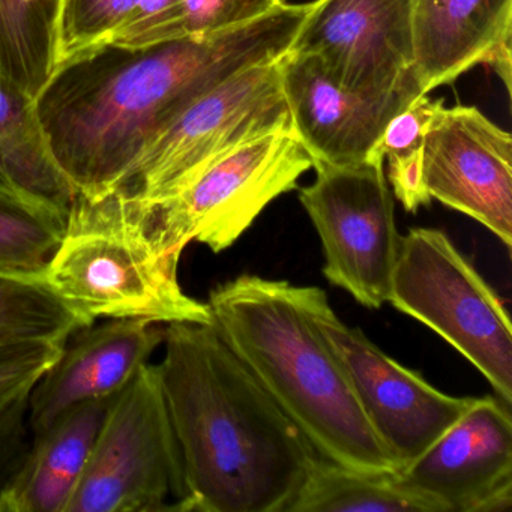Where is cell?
I'll return each mask as SVG.
<instances>
[{
    "instance_id": "1",
    "label": "cell",
    "mask_w": 512,
    "mask_h": 512,
    "mask_svg": "<svg viewBox=\"0 0 512 512\" xmlns=\"http://www.w3.org/2000/svg\"><path fill=\"white\" fill-rule=\"evenodd\" d=\"M311 5L281 2L226 31L134 49L110 43L58 65L35 101L77 194L118 190L143 151L194 101L245 68L286 55Z\"/></svg>"
},
{
    "instance_id": "2",
    "label": "cell",
    "mask_w": 512,
    "mask_h": 512,
    "mask_svg": "<svg viewBox=\"0 0 512 512\" xmlns=\"http://www.w3.org/2000/svg\"><path fill=\"white\" fill-rule=\"evenodd\" d=\"M158 364L181 449V511L287 512L317 455L212 322L164 325Z\"/></svg>"
},
{
    "instance_id": "3",
    "label": "cell",
    "mask_w": 512,
    "mask_h": 512,
    "mask_svg": "<svg viewBox=\"0 0 512 512\" xmlns=\"http://www.w3.org/2000/svg\"><path fill=\"white\" fill-rule=\"evenodd\" d=\"M206 304L218 334L320 460L362 472L401 469L295 286L245 274L215 287Z\"/></svg>"
},
{
    "instance_id": "4",
    "label": "cell",
    "mask_w": 512,
    "mask_h": 512,
    "mask_svg": "<svg viewBox=\"0 0 512 512\" xmlns=\"http://www.w3.org/2000/svg\"><path fill=\"white\" fill-rule=\"evenodd\" d=\"M179 260L161 241L151 208L127 191L77 194L44 281L91 322H211L208 304L182 289Z\"/></svg>"
},
{
    "instance_id": "5",
    "label": "cell",
    "mask_w": 512,
    "mask_h": 512,
    "mask_svg": "<svg viewBox=\"0 0 512 512\" xmlns=\"http://www.w3.org/2000/svg\"><path fill=\"white\" fill-rule=\"evenodd\" d=\"M388 302L436 332L512 404V326L493 287L442 230L403 236Z\"/></svg>"
},
{
    "instance_id": "6",
    "label": "cell",
    "mask_w": 512,
    "mask_h": 512,
    "mask_svg": "<svg viewBox=\"0 0 512 512\" xmlns=\"http://www.w3.org/2000/svg\"><path fill=\"white\" fill-rule=\"evenodd\" d=\"M181 449L158 365H143L113 397L67 512L181 511Z\"/></svg>"
},
{
    "instance_id": "7",
    "label": "cell",
    "mask_w": 512,
    "mask_h": 512,
    "mask_svg": "<svg viewBox=\"0 0 512 512\" xmlns=\"http://www.w3.org/2000/svg\"><path fill=\"white\" fill-rule=\"evenodd\" d=\"M280 59L245 68L194 101L155 137L119 188L154 205L227 152L265 134L292 131Z\"/></svg>"
},
{
    "instance_id": "8",
    "label": "cell",
    "mask_w": 512,
    "mask_h": 512,
    "mask_svg": "<svg viewBox=\"0 0 512 512\" xmlns=\"http://www.w3.org/2000/svg\"><path fill=\"white\" fill-rule=\"evenodd\" d=\"M310 169L313 158L293 131H277L227 152L178 193L148 206L167 250L182 254L199 242L221 253Z\"/></svg>"
},
{
    "instance_id": "9",
    "label": "cell",
    "mask_w": 512,
    "mask_h": 512,
    "mask_svg": "<svg viewBox=\"0 0 512 512\" xmlns=\"http://www.w3.org/2000/svg\"><path fill=\"white\" fill-rule=\"evenodd\" d=\"M316 179L299 191L325 254L323 274L364 307L388 302L403 236L395 223L394 194L385 160L313 164Z\"/></svg>"
},
{
    "instance_id": "10",
    "label": "cell",
    "mask_w": 512,
    "mask_h": 512,
    "mask_svg": "<svg viewBox=\"0 0 512 512\" xmlns=\"http://www.w3.org/2000/svg\"><path fill=\"white\" fill-rule=\"evenodd\" d=\"M304 313L343 365L356 398L401 467L436 442L472 403L431 386L418 371L386 355L359 328L332 310L325 290L295 286Z\"/></svg>"
},
{
    "instance_id": "11",
    "label": "cell",
    "mask_w": 512,
    "mask_h": 512,
    "mask_svg": "<svg viewBox=\"0 0 512 512\" xmlns=\"http://www.w3.org/2000/svg\"><path fill=\"white\" fill-rule=\"evenodd\" d=\"M290 50L314 56L329 77L350 91H418L412 0H316Z\"/></svg>"
},
{
    "instance_id": "12",
    "label": "cell",
    "mask_w": 512,
    "mask_h": 512,
    "mask_svg": "<svg viewBox=\"0 0 512 512\" xmlns=\"http://www.w3.org/2000/svg\"><path fill=\"white\" fill-rule=\"evenodd\" d=\"M422 178L431 200L473 218L511 247V134L481 110L437 109L425 136Z\"/></svg>"
},
{
    "instance_id": "13",
    "label": "cell",
    "mask_w": 512,
    "mask_h": 512,
    "mask_svg": "<svg viewBox=\"0 0 512 512\" xmlns=\"http://www.w3.org/2000/svg\"><path fill=\"white\" fill-rule=\"evenodd\" d=\"M397 476L443 512L509 511L511 404L497 395L473 398L469 409Z\"/></svg>"
},
{
    "instance_id": "14",
    "label": "cell",
    "mask_w": 512,
    "mask_h": 512,
    "mask_svg": "<svg viewBox=\"0 0 512 512\" xmlns=\"http://www.w3.org/2000/svg\"><path fill=\"white\" fill-rule=\"evenodd\" d=\"M280 70L293 134L313 164L347 166L377 155L389 121L422 95L413 88L383 95L350 91L314 56L292 50L281 56Z\"/></svg>"
},
{
    "instance_id": "15",
    "label": "cell",
    "mask_w": 512,
    "mask_h": 512,
    "mask_svg": "<svg viewBox=\"0 0 512 512\" xmlns=\"http://www.w3.org/2000/svg\"><path fill=\"white\" fill-rule=\"evenodd\" d=\"M163 340L164 326L143 319H106L74 332L29 392L34 436L74 407L118 394Z\"/></svg>"
},
{
    "instance_id": "16",
    "label": "cell",
    "mask_w": 512,
    "mask_h": 512,
    "mask_svg": "<svg viewBox=\"0 0 512 512\" xmlns=\"http://www.w3.org/2000/svg\"><path fill=\"white\" fill-rule=\"evenodd\" d=\"M419 94L451 85L512 40V0H412Z\"/></svg>"
},
{
    "instance_id": "17",
    "label": "cell",
    "mask_w": 512,
    "mask_h": 512,
    "mask_svg": "<svg viewBox=\"0 0 512 512\" xmlns=\"http://www.w3.org/2000/svg\"><path fill=\"white\" fill-rule=\"evenodd\" d=\"M113 397L74 407L35 434L0 512H67Z\"/></svg>"
},
{
    "instance_id": "18",
    "label": "cell",
    "mask_w": 512,
    "mask_h": 512,
    "mask_svg": "<svg viewBox=\"0 0 512 512\" xmlns=\"http://www.w3.org/2000/svg\"><path fill=\"white\" fill-rule=\"evenodd\" d=\"M0 191L65 217L77 196L50 148L37 101L4 77H0Z\"/></svg>"
},
{
    "instance_id": "19",
    "label": "cell",
    "mask_w": 512,
    "mask_h": 512,
    "mask_svg": "<svg viewBox=\"0 0 512 512\" xmlns=\"http://www.w3.org/2000/svg\"><path fill=\"white\" fill-rule=\"evenodd\" d=\"M287 512H443L397 472H362L317 458Z\"/></svg>"
},
{
    "instance_id": "20",
    "label": "cell",
    "mask_w": 512,
    "mask_h": 512,
    "mask_svg": "<svg viewBox=\"0 0 512 512\" xmlns=\"http://www.w3.org/2000/svg\"><path fill=\"white\" fill-rule=\"evenodd\" d=\"M62 0H0V77L37 98L58 67Z\"/></svg>"
},
{
    "instance_id": "21",
    "label": "cell",
    "mask_w": 512,
    "mask_h": 512,
    "mask_svg": "<svg viewBox=\"0 0 512 512\" xmlns=\"http://www.w3.org/2000/svg\"><path fill=\"white\" fill-rule=\"evenodd\" d=\"M92 323L56 295L44 278L0 275V349L29 341L65 344Z\"/></svg>"
},
{
    "instance_id": "22",
    "label": "cell",
    "mask_w": 512,
    "mask_h": 512,
    "mask_svg": "<svg viewBox=\"0 0 512 512\" xmlns=\"http://www.w3.org/2000/svg\"><path fill=\"white\" fill-rule=\"evenodd\" d=\"M65 221L47 206L0 191V275L44 278Z\"/></svg>"
},
{
    "instance_id": "23",
    "label": "cell",
    "mask_w": 512,
    "mask_h": 512,
    "mask_svg": "<svg viewBox=\"0 0 512 512\" xmlns=\"http://www.w3.org/2000/svg\"><path fill=\"white\" fill-rule=\"evenodd\" d=\"M442 104L445 101L431 100L430 94L419 95L389 121L376 146V154L388 167L385 173L392 194L412 214L431 202L422 178L424 143L434 113Z\"/></svg>"
},
{
    "instance_id": "24",
    "label": "cell",
    "mask_w": 512,
    "mask_h": 512,
    "mask_svg": "<svg viewBox=\"0 0 512 512\" xmlns=\"http://www.w3.org/2000/svg\"><path fill=\"white\" fill-rule=\"evenodd\" d=\"M278 4L280 0H179L131 49L226 31L265 16Z\"/></svg>"
},
{
    "instance_id": "25",
    "label": "cell",
    "mask_w": 512,
    "mask_h": 512,
    "mask_svg": "<svg viewBox=\"0 0 512 512\" xmlns=\"http://www.w3.org/2000/svg\"><path fill=\"white\" fill-rule=\"evenodd\" d=\"M142 0H62L58 65L112 43Z\"/></svg>"
},
{
    "instance_id": "26",
    "label": "cell",
    "mask_w": 512,
    "mask_h": 512,
    "mask_svg": "<svg viewBox=\"0 0 512 512\" xmlns=\"http://www.w3.org/2000/svg\"><path fill=\"white\" fill-rule=\"evenodd\" d=\"M64 344L29 341L0 349V406L31 391L59 358Z\"/></svg>"
},
{
    "instance_id": "27",
    "label": "cell",
    "mask_w": 512,
    "mask_h": 512,
    "mask_svg": "<svg viewBox=\"0 0 512 512\" xmlns=\"http://www.w3.org/2000/svg\"><path fill=\"white\" fill-rule=\"evenodd\" d=\"M29 392L0 406V500L19 475L34 440L29 425Z\"/></svg>"
},
{
    "instance_id": "28",
    "label": "cell",
    "mask_w": 512,
    "mask_h": 512,
    "mask_svg": "<svg viewBox=\"0 0 512 512\" xmlns=\"http://www.w3.org/2000/svg\"><path fill=\"white\" fill-rule=\"evenodd\" d=\"M512 40L505 41V43L500 44L496 50H494L493 55L490 56V59L487 61V67H490L497 76L502 80L503 85H505L506 92L508 95H511V77H512V55H511V46Z\"/></svg>"
},
{
    "instance_id": "29",
    "label": "cell",
    "mask_w": 512,
    "mask_h": 512,
    "mask_svg": "<svg viewBox=\"0 0 512 512\" xmlns=\"http://www.w3.org/2000/svg\"><path fill=\"white\" fill-rule=\"evenodd\" d=\"M280 2H289V0H280Z\"/></svg>"
}]
</instances>
